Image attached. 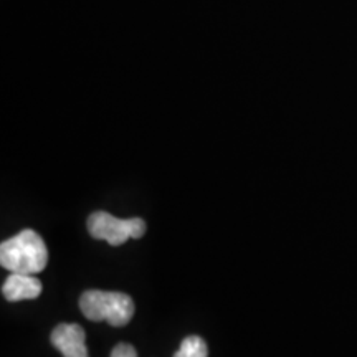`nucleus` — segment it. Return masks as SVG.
<instances>
[{
    "instance_id": "nucleus-1",
    "label": "nucleus",
    "mask_w": 357,
    "mask_h": 357,
    "mask_svg": "<svg viewBox=\"0 0 357 357\" xmlns=\"http://www.w3.org/2000/svg\"><path fill=\"white\" fill-rule=\"evenodd\" d=\"M48 263V250L37 231L26 229L0 245V265L10 273L37 275Z\"/></svg>"
},
{
    "instance_id": "nucleus-2",
    "label": "nucleus",
    "mask_w": 357,
    "mask_h": 357,
    "mask_svg": "<svg viewBox=\"0 0 357 357\" xmlns=\"http://www.w3.org/2000/svg\"><path fill=\"white\" fill-rule=\"evenodd\" d=\"M79 310L89 321H108L111 326L121 328L132 319L136 306L126 293L88 289L79 298Z\"/></svg>"
},
{
    "instance_id": "nucleus-3",
    "label": "nucleus",
    "mask_w": 357,
    "mask_h": 357,
    "mask_svg": "<svg viewBox=\"0 0 357 357\" xmlns=\"http://www.w3.org/2000/svg\"><path fill=\"white\" fill-rule=\"evenodd\" d=\"M88 231L93 238L106 240L113 247L126 243L129 238H141L146 234V222L142 218L113 217L108 212L91 213L86 222Z\"/></svg>"
},
{
    "instance_id": "nucleus-4",
    "label": "nucleus",
    "mask_w": 357,
    "mask_h": 357,
    "mask_svg": "<svg viewBox=\"0 0 357 357\" xmlns=\"http://www.w3.org/2000/svg\"><path fill=\"white\" fill-rule=\"evenodd\" d=\"M50 342L63 357H89L86 334L79 324H58L53 329Z\"/></svg>"
},
{
    "instance_id": "nucleus-5",
    "label": "nucleus",
    "mask_w": 357,
    "mask_h": 357,
    "mask_svg": "<svg viewBox=\"0 0 357 357\" xmlns=\"http://www.w3.org/2000/svg\"><path fill=\"white\" fill-rule=\"evenodd\" d=\"M2 294L7 301L12 303L37 300L42 294V281L35 275L12 273L2 284Z\"/></svg>"
},
{
    "instance_id": "nucleus-6",
    "label": "nucleus",
    "mask_w": 357,
    "mask_h": 357,
    "mask_svg": "<svg viewBox=\"0 0 357 357\" xmlns=\"http://www.w3.org/2000/svg\"><path fill=\"white\" fill-rule=\"evenodd\" d=\"M208 347L207 342L199 336H187L181 342L178 349L176 351L174 357H207Z\"/></svg>"
},
{
    "instance_id": "nucleus-7",
    "label": "nucleus",
    "mask_w": 357,
    "mask_h": 357,
    "mask_svg": "<svg viewBox=\"0 0 357 357\" xmlns=\"http://www.w3.org/2000/svg\"><path fill=\"white\" fill-rule=\"evenodd\" d=\"M111 357H137V352L131 344H128V342H119V344L113 347V351H111Z\"/></svg>"
}]
</instances>
